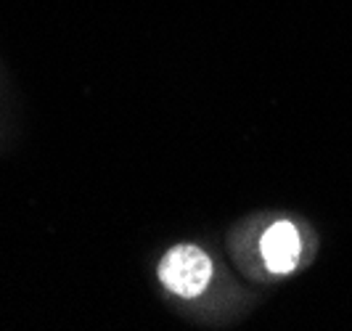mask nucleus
<instances>
[{
    "label": "nucleus",
    "instance_id": "2",
    "mask_svg": "<svg viewBox=\"0 0 352 331\" xmlns=\"http://www.w3.org/2000/svg\"><path fill=\"white\" fill-rule=\"evenodd\" d=\"M302 252V239L300 231L292 223H276L267 228V233L263 236V260L267 265V270L273 273H289L297 268Z\"/></svg>",
    "mask_w": 352,
    "mask_h": 331
},
{
    "label": "nucleus",
    "instance_id": "1",
    "mask_svg": "<svg viewBox=\"0 0 352 331\" xmlns=\"http://www.w3.org/2000/svg\"><path fill=\"white\" fill-rule=\"evenodd\" d=\"M159 281L177 297H199L212 281V260L191 244H180L159 262Z\"/></svg>",
    "mask_w": 352,
    "mask_h": 331
}]
</instances>
